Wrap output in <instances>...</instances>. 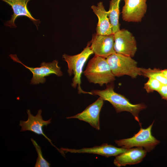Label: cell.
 I'll return each mask as SVG.
<instances>
[{"instance_id": "8992f818", "label": "cell", "mask_w": 167, "mask_h": 167, "mask_svg": "<svg viewBox=\"0 0 167 167\" xmlns=\"http://www.w3.org/2000/svg\"><path fill=\"white\" fill-rule=\"evenodd\" d=\"M9 56L14 62L19 63L29 70L32 73L33 77L31 80V84H43L46 81L45 77L54 74L58 77L63 75L61 67L58 65V62L54 60L51 62H43L40 67H29L25 65L20 61L15 54H10Z\"/></svg>"}, {"instance_id": "ac0fdd59", "label": "cell", "mask_w": 167, "mask_h": 167, "mask_svg": "<svg viewBox=\"0 0 167 167\" xmlns=\"http://www.w3.org/2000/svg\"><path fill=\"white\" fill-rule=\"evenodd\" d=\"M31 140L38 154V157L35 165V167H49L50 164L43 157L40 146L38 145L33 139Z\"/></svg>"}, {"instance_id": "277c9868", "label": "cell", "mask_w": 167, "mask_h": 167, "mask_svg": "<svg viewBox=\"0 0 167 167\" xmlns=\"http://www.w3.org/2000/svg\"><path fill=\"white\" fill-rule=\"evenodd\" d=\"M106 59L115 77L127 75L135 78L142 75L137 62L131 57L115 53Z\"/></svg>"}, {"instance_id": "9c48e42d", "label": "cell", "mask_w": 167, "mask_h": 167, "mask_svg": "<svg viewBox=\"0 0 167 167\" xmlns=\"http://www.w3.org/2000/svg\"><path fill=\"white\" fill-rule=\"evenodd\" d=\"M122 7V17L127 22L141 21L147 10L146 0H124Z\"/></svg>"}, {"instance_id": "30bf717a", "label": "cell", "mask_w": 167, "mask_h": 167, "mask_svg": "<svg viewBox=\"0 0 167 167\" xmlns=\"http://www.w3.org/2000/svg\"><path fill=\"white\" fill-rule=\"evenodd\" d=\"M90 47L95 55L106 58L115 52L113 34L108 35L93 34Z\"/></svg>"}, {"instance_id": "5b68a950", "label": "cell", "mask_w": 167, "mask_h": 167, "mask_svg": "<svg viewBox=\"0 0 167 167\" xmlns=\"http://www.w3.org/2000/svg\"><path fill=\"white\" fill-rule=\"evenodd\" d=\"M154 121L146 128H142L140 126L139 131L132 137L115 140L118 146L126 149L134 147H142L147 152L152 150L160 142L152 134L151 130Z\"/></svg>"}, {"instance_id": "7c38bea8", "label": "cell", "mask_w": 167, "mask_h": 167, "mask_svg": "<svg viewBox=\"0 0 167 167\" xmlns=\"http://www.w3.org/2000/svg\"><path fill=\"white\" fill-rule=\"evenodd\" d=\"M104 101L99 97L96 101L87 106L81 113L66 118L78 119L88 123L94 128L99 130V114L103 105Z\"/></svg>"}, {"instance_id": "ba28073f", "label": "cell", "mask_w": 167, "mask_h": 167, "mask_svg": "<svg viewBox=\"0 0 167 167\" xmlns=\"http://www.w3.org/2000/svg\"><path fill=\"white\" fill-rule=\"evenodd\" d=\"M42 111L39 109L37 114L33 116L31 113L30 109L27 110V113L28 115V118L26 121H20L19 122V126L21 127L20 131H30L33 132L38 135H41L44 136L51 144L55 148L60 152L62 155L65 156V155L63 151L60 149L58 148L51 142L49 139L43 132L42 127L44 126H47V125L51 123V118L49 120L45 121L43 119L41 113Z\"/></svg>"}, {"instance_id": "603a6c76", "label": "cell", "mask_w": 167, "mask_h": 167, "mask_svg": "<svg viewBox=\"0 0 167 167\" xmlns=\"http://www.w3.org/2000/svg\"></svg>"}, {"instance_id": "3957f363", "label": "cell", "mask_w": 167, "mask_h": 167, "mask_svg": "<svg viewBox=\"0 0 167 167\" xmlns=\"http://www.w3.org/2000/svg\"><path fill=\"white\" fill-rule=\"evenodd\" d=\"M90 45V42H88L83 50L77 54L69 55L64 54L62 55L64 60L67 63V72L69 75H74L71 86L74 88L77 87L78 93L79 94H88L92 95L91 92L85 91L82 89L81 87V76L83 67L89 56L93 54Z\"/></svg>"}, {"instance_id": "4fadbf2b", "label": "cell", "mask_w": 167, "mask_h": 167, "mask_svg": "<svg viewBox=\"0 0 167 167\" xmlns=\"http://www.w3.org/2000/svg\"><path fill=\"white\" fill-rule=\"evenodd\" d=\"M60 149L66 153H88L100 155L106 157L116 156L126 152L127 149L118 148L111 144L104 143L101 145L90 148H83L80 149H69L61 148Z\"/></svg>"}, {"instance_id": "ffe728a7", "label": "cell", "mask_w": 167, "mask_h": 167, "mask_svg": "<svg viewBox=\"0 0 167 167\" xmlns=\"http://www.w3.org/2000/svg\"><path fill=\"white\" fill-rule=\"evenodd\" d=\"M157 92L162 99L167 100V84H163Z\"/></svg>"}, {"instance_id": "44dd1931", "label": "cell", "mask_w": 167, "mask_h": 167, "mask_svg": "<svg viewBox=\"0 0 167 167\" xmlns=\"http://www.w3.org/2000/svg\"><path fill=\"white\" fill-rule=\"evenodd\" d=\"M162 72L164 76L167 79V69L162 70Z\"/></svg>"}, {"instance_id": "d6986e66", "label": "cell", "mask_w": 167, "mask_h": 167, "mask_svg": "<svg viewBox=\"0 0 167 167\" xmlns=\"http://www.w3.org/2000/svg\"><path fill=\"white\" fill-rule=\"evenodd\" d=\"M147 82L144 84V88L148 93L154 91H158L162 85L158 80L152 78H149Z\"/></svg>"}, {"instance_id": "2e32d148", "label": "cell", "mask_w": 167, "mask_h": 167, "mask_svg": "<svg viewBox=\"0 0 167 167\" xmlns=\"http://www.w3.org/2000/svg\"><path fill=\"white\" fill-rule=\"evenodd\" d=\"M121 0H111L108 12V17L112 26L113 33L120 29L119 23V3Z\"/></svg>"}, {"instance_id": "9a60e30c", "label": "cell", "mask_w": 167, "mask_h": 167, "mask_svg": "<svg viewBox=\"0 0 167 167\" xmlns=\"http://www.w3.org/2000/svg\"><path fill=\"white\" fill-rule=\"evenodd\" d=\"M91 8L98 19L96 33L102 35H108L113 34L108 12L105 10L103 2H100L96 6L92 5Z\"/></svg>"}, {"instance_id": "5bb4252c", "label": "cell", "mask_w": 167, "mask_h": 167, "mask_svg": "<svg viewBox=\"0 0 167 167\" xmlns=\"http://www.w3.org/2000/svg\"><path fill=\"white\" fill-rule=\"evenodd\" d=\"M147 152L142 147L128 149L125 152L116 156L113 163L118 167L137 164L142 161Z\"/></svg>"}, {"instance_id": "8fae6325", "label": "cell", "mask_w": 167, "mask_h": 167, "mask_svg": "<svg viewBox=\"0 0 167 167\" xmlns=\"http://www.w3.org/2000/svg\"><path fill=\"white\" fill-rule=\"evenodd\" d=\"M11 6L13 10V14L11 15V19L4 23V26L11 28L16 27L15 21L16 18L20 16H25L28 18L36 26L38 29L39 24L41 22L40 19H36L32 15L28 10L27 5L31 0H1Z\"/></svg>"}, {"instance_id": "6da1fadb", "label": "cell", "mask_w": 167, "mask_h": 167, "mask_svg": "<svg viewBox=\"0 0 167 167\" xmlns=\"http://www.w3.org/2000/svg\"><path fill=\"white\" fill-rule=\"evenodd\" d=\"M92 95H97L104 101L109 102L114 107L117 113L122 111H127L131 113L135 119L140 126L139 114L142 110L146 108L143 103L133 104L124 96L115 92L112 84L107 86L104 90H95L91 92Z\"/></svg>"}, {"instance_id": "7a4b0ae2", "label": "cell", "mask_w": 167, "mask_h": 167, "mask_svg": "<svg viewBox=\"0 0 167 167\" xmlns=\"http://www.w3.org/2000/svg\"><path fill=\"white\" fill-rule=\"evenodd\" d=\"M84 74L90 83L101 86L115 79L106 58L95 55L89 61Z\"/></svg>"}, {"instance_id": "e0dca14e", "label": "cell", "mask_w": 167, "mask_h": 167, "mask_svg": "<svg viewBox=\"0 0 167 167\" xmlns=\"http://www.w3.org/2000/svg\"><path fill=\"white\" fill-rule=\"evenodd\" d=\"M142 75L145 77L156 79L162 84H167V79L163 75L162 70L158 68L147 69L139 68Z\"/></svg>"}, {"instance_id": "52a82bcc", "label": "cell", "mask_w": 167, "mask_h": 167, "mask_svg": "<svg viewBox=\"0 0 167 167\" xmlns=\"http://www.w3.org/2000/svg\"><path fill=\"white\" fill-rule=\"evenodd\" d=\"M113 34L115 52L133 57L136 52L137 46L136 41L132 34L127 29H122Z\"/></svg>"}, {"instance_id": "7402d4cb", "label": "cell", "mask_w": 167, "mask_h": 167, "mask_svg": "<svg viewBox=\"0 0 167 167\" xmlns=\"http://www.w3.org/2000/svg\"><path fill=\"white\" fill-rule=\"evenodd\" d=\"M166 101H167V100Z\"/></svg>"}]
</instances>
